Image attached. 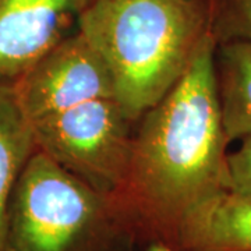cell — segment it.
Wrapping results in <instances>:
<instances>
[{"label":"cell","instance_id":"30bf717a","mask_svg":"<svg viewBox=\"0 0 251 251\" xmlns=\"http://www.w3.org/2000/svg\"><path fill=\"white\" fill-rule=\"evenodd\" d=\"M211 34L216 45L251 41V0H211Z\"/></svg>","mask_w":251,"mask_h":251},{"label":"cell","instance_id":"8992f818","mask_svg":"<svg viewBox=\"0 0 251 251\" xmlns=\"http://www.w3.org/2000/svg\"><path fill=\"white\" fill-rule=\"evenodd\" d=\"M94 0H0V80L21 77L77 31Z\"/></svg>","mask_w":251,"mask_h":251},{"label":"cell","instance_id":"9c48e42d","mask_svg":"<svg viewBox=\"0 0 251 251\" xmlns=\"http://www.w3.org/2000/svg\"><path fill=\"white\" fill-rule=\"evenodd\" d=\"M35 151V138L20 108L14 85L0 80V251L4 249L10 200Z\"/></svg>","mask_w":251,"mask_h":251},{"label":"cell","instance_id":"5b68a950","mask_svg":"<svg viewBox=\"0 0 251 251\" xmlns=\"http://www.w3.org/2000/svg\"><path fill=\"white\" fill-rule=\"evenodd\" d=\"M13 85L28 123L115 95L108 66L78 31L42 56Z\"/></svg>","mask_w":251,"mask_h":251},{"label":"cell","instance_id":"6da1fadb","mask_svg":"<svg viewBox=\"0 0 251 251\" xmlns=\"http://www.w3.org/2000/svg\"><path fill=\"white\" fill-rule=\"evenodd\" d=\"M211 35L183 78L135 123L128 169L115 194L141 249L175 247L184 216L229 190L227 140L215 88Z\"/></svg>","mask_w":251,"mask_h":251},{"label":"cell","instance_id":"ba28073f","mask_svg":"<svg viewBox=\"0 0 251 251\" xmlns=\"http://www.w3.org/2000/svg\"><path fill=\"white\" fill-rule=\"evenodd\" d=\"M215 88L227 143L251 137V41L218 44L214 57Z\"/></svg>","mask_w":251,"mask_h":251},{"label":"cell","instance_id":"8fae6325","mask_svg":"<svg viewBox=\"0 0 251 251\" xmlns=\"http://www.w3.org/2000/svg\"><path fill=\"white\" fill-rule=\"evenodd\" d=\"M229 190L251 197V137L242 140V145L227 153Z\"/></svg>","mask_w":251,"mask_h":251},{"label":"cell","instance_id":"7a4b0ae2","mask_svg":"<svg viewBox=\"0 0 251 251\" xmlns=\"http://www.w3.org/2000/svg\"><path fill=\"white\" fill-rule=\"evenodd\" d=\"M77 31L108 66L113 98L137 123L212 35L211 0H94Z\"/></svg>","mask_w":251,"mask_h":251},{"label":"cell","instance_id":"277c9868","mask_svg":"<svg viewBox=\"0 0 251 251\" xmlns=\"http://www.w3.org/2000/svg\"><path fill=\"white\" fill-rule=\"evenodd\" d=\"M29 126L36 150L73 176L105 194L122 187L135 122L115 99H94Z\"/></svg>","mask_w":251,"mask_h":251},{"label":"cell","instance_id":"3957f363","mask_svg":"<svg viewBox=\"0 0 251 251\" xmlns=\"http://www.w3.org/2000/svg\"><path fill=\"white\" fill-rule=\"evenodd\" d=\"M3 251H143L112 194L36 150L10 200Z\"/></svg>","mask_w":251,"mask_h":251},{"label":"cell","instance_id":"7c38bea8","mask_svg":"<svg viewBox=\"0 0 251 251\" xmlns=\"http://www.w3.org/2000/svg\"><path fill=\"white\" fill-rule=\"evenodd\" d=\"M143 251H177L175 249H172L169 246H165V244H151L148 247H145Z\"/></svg>","mask_w":251,"mask_h":251},{"label":"cell","instance_id":"52a82bcc","mask_svg":"<svg viewBox=\"0 0 251 251\" xmlns=\"http://www.w3.org/2000/svg\"><path fill=\"white\" fill-rule=\"evenodd\" d=\"M177 251H251V197L222 190L198 202L181 221Z\"/></svg>","mask_w":251,"mask_h":251}]
</instances>
